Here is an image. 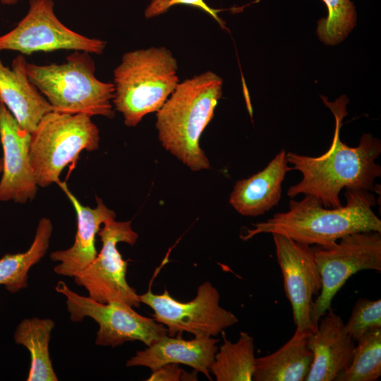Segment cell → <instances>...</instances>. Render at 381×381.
Wrapping results in <instances>:
<instances>
[{
  "instance_id": "obj_1",
  "label": "cell",
  "mask_w": 381,
  "mask_h": 381,
  "mask_svg": "<svg viewBox=\"0 0 381 381\" xmlns=\"http://www.w3.org/2000/svg\"><path fill=\"white\" fill-rule=\"evenodd\" d=\"M335 117V131L329 148L322 155L309 157L286 152L292 170L302 174L301 180L290 186L286 195L294 198L299 194L311 195L329 208L342 206L339 193L342 189H374L376 178L381 176V167L375 162L381 152V143L370 133L363 134L356 147H349L340 139L342 119L348 99L341 97L334 102L323 99Z\"/></svg>"
},
{
  "instance_id": "obj_2",
  "label": "cell",
  "mask_w": 381,
  "mask_h": 381,
  "mask_svg": "<svg viewBox=\"0 0 381 381\" xmlns=\"http://www.w3.org/2000/svg\"><path fill=\"white\" fill-rule=\"evenodd\" d=\"M346 204L337 208L325 207L311 195L291 200L289 210L253 224L240 236L248 241L260 234H277L299 243L327 247L345 236L357 232H381V220L372 207L374 195L368 190L346 189Z\"/></svg>"
},
{
  "instance_id": "obj_3",
  "label": "cell",
  "mask_w": 381,
  "mask_h": 381,
  "mask_svg": "<svg viewBox=\"0 0 381 381\" xmlns=\"http://www.w3.org/2000/svg\"><path fill=\"white\" fill-rule=\"evenodd\" d=\"M222 79L207 71L179 83L156 114L162 147L193 171L210 168L200 137L222 95Z\"/></svg>"
},
{
  "instance_id": "obj_4",
  "label": "cell",
  "mask_w": 381,
  "mask_h": 381,
  "mask_svg": "<svg viewBox=\"0 0 381 381\" xmlns=\"http://www.w3.org/2000/svg\"><path fill=\"white\" fill-rule=\"evenodd\" d=\"M178 64L165 47H150L125 53L114 71L112 103L124 123L136 126L157 112L179 83Z\"/></svg>"
},
{
  "instance_id": "obj_5",
  "label": "cell",
  "mask_w": 381,
  "mask_h": 381,
  "mask_svg": "<svg viewBox=\"0 0 381 381\" xmlns=\"http://www.w3.org/2000/svg\"><path fill=\"white\" fill-rule=\"evenodd\" d=\"M25 69L30 82L54 111L114 118V85L96 78L95 61L90 53L74 51L66 62L59 64L27 62Z\"/></svg>"
},
{
  "instance_id": "obj_6",
  "label": "cell",
  "mask_w": 381,
  "mask_h": 381,
  "mask_svg": "<svg viewBox=\"0 0 381 381\" xmlns=\"http://www.w3.org/2000/svg\"><path fill=\"white\" fill-rule=\"evenodd\" d=\"M99 131L91 116L52 111L30 133V158L37 186L60 182L61 171L84 150L99 148Z\"/></svg>"
},
{
  "instance_id": "obj_7",
  "label": "cell",
  "mask_w": 381,
  "mask_h": 381,
  "mask_svg": "<svg viewBox=\"0 0 381 381\" xmlns=\"http://www.w3.org/2000/svg\"><path fill=\"white\" fill-rule=\"evenodd\" d=\"M55 290L66 298L67 310L73 322H81L88 317L98 324L96 345L116 347L137 340L150 346L168 334L164 325L155 318L138 314L122 301L99 303L71 290L62 280L58 282Z\"/></svg>"
},
{
  "instance_id": "obj_8",
  "label": "cell",
  "mask_w": 381,
  "mask_h": 381,
  "mask_svg": "<svg viewBox=\"0 0 381 381\" xmlns=\"http://www.w3.org/2000/svg\"><path fill=\"white\" fill-rule=\"evenodd\" d=\"M322 287L314 301L315 322L331 309L337 292L354 274L362 270L381 271V232H357L327 247L313 248Z\"/></svg>"
},
{
  "instance_id": "obj_9",
  "label": "cell",
  "mask_w": 381,
  "mask_h": 381,
  "mask_svg": "<svg viewBox=\"0 0 381 381\" xmlns=\"http://www.w3.org/2000/svg\"><path fill=\"white\" fill-rule=\"evenodd\" d=\"M97 234L102 246L96 258L73 277L76 284L83 286L89 297L99 303L122 301L132 307L141 303L136 291L126 281L128 261L118 250L119 243L134 245L138 234L131 227V221L117 222L111 219L105 222Z\"/></svg>"
},
{
  "instance_id": "obj_10",
  "label": "cell",
  "mask_w": 381,
  "mask_h": 381,
  "mask_svg": "<svg viewBox=\"0 0 381 381\" xmlns=\"http://www.w3.org/2000/svg\"><path fill=\"white\" fill-rule=\"evenodd\" d=\"M139 298L153 310L155 320L167 327L171 337L184 332L195 337L217 336L238 322L233 313L220 306L219 291L210 282L201 284L188 302L172 298L167 289L155 294L149 289Z\"/></svg>"
},
{
  "instance_id": "obj_11",
  "label": "cell",
  "mask_w": 381,
  "mask_h": 381,
  "mask_svg": "<svg viewBox=\"0 0 381 381\" xmlns=\"http://www.w3.org/2000/svg\"><path fill=\"white\" fill-rule=\"evenodd\" d=\"M54 7L53 0H29L27 14L13 30L0 36V51L27 55L61 49L103 53L105 41L69 29L56 17Z\"/></svg>"
},
{
  "instance_id": "obj_12",
  "label": "cell",
  "mask_w": 381,
  "mask_h": 381,
  "mask_svg": "<svg viewBox=\"0 0 381 381\" xmlns=\"http://www.w3.org/2000/svg\"><path fill=\"white\" fill-rule=\"evenodd\" d=\"M272 235L296 329L313 333L318 327L313 298L319 294L322 282L313 248L280 234Z\"/></svg>"
},
{
  "instance_id": "obj_13",
  "label": "cell",
  "mask_w": 381,
  "mask_h": 381,
  "mask_svg": "<svg viewBox=\"0 0 381 381\" xmlns=\"http://www.w3.org/2000/svg\"><path fill=\"white\" fill-rule=\"evenodd\" d=\"M0 140L4 153L0 202L25 203L32 200L37 185L30 158V133L19 125L1 102Z\"/></svg>"
},
{
  "instance_id": "obj_14",
  "label": "cell",
  "mask_w": 381,
  "mask_h": 381,
  "mask_svg": "<svg viewBox=\"0 0 381 381\" xmlns=\"http://www.w3.org/2000/svg\"><path fill=\"white\" fill-rule=\"evenodd\" d=\"M354 341L346 331L341 318L329 310L308 338L313 356L305 381H335L351 362Z\"/></svg>"
},
{
  "instance_id": "obj_15",
  "label": "cell",
  "mask_w": 381,
  "mask_h": 381,
  "mask_svg": "<svg viewBox=\"0 0 381 381\" xmlns=\"http://www.w3.org/2000/svg\"><path fill=\"white\" fill-rule=\"evenodd\" d=\"M57 185L64 190L74 207L77 216V231L72 246L52 252L50 258L54 262H59L54 268L56 274L73 277L96 258L95 238L100 225L109 219H115L116 214L97 197L96 207L84 206L70 191L65 181H60Z\"/></svg>"
},
{
  "instance_id": "obj_16",
  "label": "cell",
  "mask_w": 381,
  "mask_h": 381,
  "mask_svg": "<svg viewBox=\"0 0 381 381\" xmlns=\"http://www.w3.org/2000/svg\"><path fill=\"white\" fill-rule=\"evenodd\" d=\"M218 341L212 337L185 340L181 334L176 338L167 334L144 350L137 351L127 361L126 366H144L154 371L167 364H183L212 380L210 368L218 349Z\"/></svg>"
},
{
  "instance_id": "obj_17",
  "label": "cell",
  "mask_w": 381,
  "mask_h": 381,
  "mask_svg": "<svg viewBox=\"0 0 381 381\" xmlns=\"http://www.w3.org/2000/svg\"><path fill=\"white\" fill-rule=\"evenodd\" d=\"M25 58L18 55L11 68L0 59V100L19 125L32 133L41 119L53 108L28 77Z\"/></svg>"
},
{
  "instance_id": "obj_18",
  "label": "cell",
  "mask_w": 381,
  "mask_h": 381,
  "mask_svg": "<svg viewBox=\"0 0 381 381\" xmlns=\"http://www.w3.org/2000/svg\"><path fill=\"white\" fill-rule=\"evenodd\" d=\"M286 152L280 150L261 171L237 181L229 197V204L243 216L256 217L277 205L281 198L282 183L287 172Z\"/></svg>"
},
{
  "instance_id": "obj_19",
  "label": "cell",
  "mask_w": 381,
  "mask_h": 381,
  "mask_svg": "<svg viewBox=\"0 0 381 381\" xmlns=\"http://www.w3.org/2000/svg\"><path fill=\"white\" fill-rule=\"evenodd\" d=\"M310 334L296 329L291 339L279 349L256 358L253 380L304 381L313 356L308 346Z\"/></svg>"
},
{
  "instance_id": "obj_20",
  "label": "cell",
  "mask_w": 381,
  "mask_h": 381,
  "mask_svg": "<svg viewBox=\"0 0 381 381\" xmlns=\"http://www.w3.org/2000/svg\"><path fill=\"white\" fill-rule=\"evenodd\" d=\"M54 322L49 318H27L17 326L14 341L25 346L30 354L27 381H57L49 356V345Z\"/></svg>"
},
{
  "instance_id": "obj_21",
  "label": "cell",
  "mask_w": 381,
  "mask_h": 381,
  "mask_svg": "<svg viewBox=\"0 0 381 381\" xmlns=\"http://www.w3.org/2000/svg\"><path fill=\"white\" fill-rule=\"evenodd\" d=\"M52 230L53 226L49 219H40L34 240L28 250L7 253L0 259V285H4L12 294L28 287V272L45 255Z\"/></svg>"
},
{
  "instance_id": "obj_22",
  "label": "cell",
  "mask_w": 381,
  "mask_h": 381,
  "mask_svg": "<svg viewBox=\"0 0 381 381\" xmlns=\"http://www.w3.org/2000/svg\"><path fill=\"white\" fill-rule=\"evenodd\" d=\"M224 343L215 353L210 370L217 381H250L255 370L254 339L241 332L239 339L233 343L222 332Z\"/></svg>"
},
{
  "instance_id": "obj_23",
  "label": "cell",
  "mask_w": 381,
  "mask_h": 381,
  "mask_svg": "<svg viewBox=\"0 0 381 381\" xmlns=\"http://www.w3.org/2000/svg\"><path fill=\"white\" fill-rule=\"evenodd\" d=\"M351 362L335 381H375L381 376V327L361 337Z\"/></svg>"
},
{
  "instance_id": "obj_24",
  "label": "cell",
  "mask_w": 381,
  "mask_h": 381,
  "mask_svg": "<svg viewBox=\"0 0 381 381\" xmlns=\"http://www.w3.org/2000/svg\"><path fill=\"white\" fill-rule=\"evenodd\" d=\"M327 8V17L318 22L317 34L329 45L341 42L356 23V11L350 0H322Z\"/></svg>"
},
{
  "instance_id": "obj_25",
  "label": "cell",
  "mask_w": 381,
  "mask_h": 381,
  "mask_svg": "<svg viewBox=\"0 0 381 381\" xmlns=\"http://www.w3.org/2000/svg\"><path fill=\"white\" fill-rule=\"evenodd\" d=\"M344 327L354 341L368 332L381 327V300L358 299Z\"/></svg>"
},
{
  "instance_id": "obj_26",
  "label": "cell",
  "mask_w": 381,
  "mask_h": 381,
  "mask_svg": "<svg viewBox=\"0 0 381 381\" xmlns=\"http://www.w3.org/2000/svg\"><path fill=\"white\" fill-rule=\"evenodd\" d=\"M176 5H186L200 9L213 18L222 28H225L224 22L218 16L221 9L213 8L205 0H151L145 10L146 18H152L165 13Z\"/></svg>"
},
{
  "instance_id": "obj_27",
  "label": "cell",
  "mask_w": 381,
  "mask_h": 381,
  "mask_svg": "<svg viewBox=\"0 0 381 381\" xmlns=\"http://www.w3.org/2000/svg\"><path fill=\"white\" fill-rule=\"evenodd\" d=\"M197 371L189 374L178 366V364L171 363L161 366L152 371L147 381H179L197 380Z\"/></svg>"
},
{
  "instance_id": "obj_28",
  "label": "cell",
  "mask_w": 381,
  "mask_h": 381,
  "mask_svg": "<svg viewBox=\"0 0 381 381\" xmlns=\"http://www.w3.org/2000/svg\"><path fill=\"white\" fill-rule=\"evenodd\" d=\"M19 0H0V4L4 5H13L16 4Z\"/></svg>"
},
{
  "instance_id": "obj_29",
  "label": "cell",
  "mask_w": 381,
  "mask_h": 381,
  "mask_svg": "<svg viewBox=\"0 0 381 381\" xmlns=\"http://www.w3.org/2000/svg\"><path fill=\"white\" fill-rule=\"evenodd\" d=\"M2 169H3V160H2V158H0V173L2 172Z\"/></svg>"
},
{
  "instance_id": "obj_30",
  "label": "cell",
  "mask_w": 381,
  "mask_h": 381,
  "mask_svg": "<svg viewBox=\"0 0 381 381\" xmlns=\"http://www.w3.org/2000/svg\"><path fill=\"white\" fill-rule=\"evenodd\" d=\"M0 102H1V100H0Z\"/></svg>"
},
{
  "instance_id": "obj_31",
  "label": "cell",
  "mask_w": 381,
  "mask_h": 381,
  "mask_svg": "<svg viewBox=\"0 0 381 381\" xmlns=\"http://www.w3.org/2000/svg\"></svg>"
}]
</instances>
